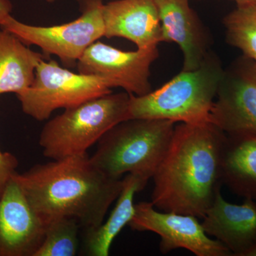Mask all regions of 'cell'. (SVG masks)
<instances>
[{"mask_svg": "<svg viewBox=\"0 0 256 256\" xmlns=\"http://www.w3.org/2000/svg\"><path fill=\"white\" fill-rule=\"evenodd\" d=\"M82 14L70 22L50 26H32L11 16L0 24L26 46L40 47L50 57L56 56L65 66H76L90 45L105 35L102 0H82Z\"/></svg>", "mask_w": 256, "mask_h": 256, "instance_id": "cell-7", "label": "cell"}, {"mask_svg": "<svg viewBox=\"0 0 256 256\" xmlns=\"http://www.w3.org/2000/svg\"><path fill=\"white\" fill-rule=\"evenodd\" d=\"M232 1L235 2L236 6H244V5L256 3V0H232Z\"/></svg>", "mask_w": 256, "mask_h": 256, "instance_id": "cell-22", "label": "cell"}, {"mask_svg": "<svg viewBox=\"0 0 256 256\" xmlns=\"http://www.w3.org/2000/svg\"><path fill=\"white\" fill-rule=\"evenodd\" d=\"M148 181L138 174H126L122 180V190L117 203L107 220L98 226L84 228L82 250L86 255L109 256L114 239L128 225L134 214V195L146 188Z\"/></svg>", "mask_w": 256, "mask_h": 256, "instance_id": "cell-15", "label": "cell"}, {"mask_svg": "<svg viewBox=\"0 0 256 256\" xmlns=\"http://www.w3.org/2000/svg\"><path fill=\"white\" fill-rule=\"evenodd\" d=\"M132 230L151 232L159 235L160 252L168 254L184 248L196 256H230L228 248L210 238L194 216L158 212L152 202L136 204V212L128 224Z\"/></svg>", "mask_w": 256, "mask_h": 256, "instance_id": "cell-8", "label": "cell"}, {"mask_svg": "<svg viewBox=\"0 0 256 256\" xmlns=\"http://www.w3.org/2000/svg\"><path fill=\"white\" fill-rule=\"evenodd\" d=\"M112 88L107 79L74 73L54 60H44L37 66L31 86L16 96L25 114L43 121L57 109L70 108L110 94Z\"/></svg>", "mask_w": 256, "mask_h": 256, "instance_id": "cell-6", "label": "cell"}, {"mask_svg": "<svg viewBox=\"0 0 256 256\" xmlns=\"http://www.w3.org/2000/svg\"><path fill=\"white\" fill-rule=\"evenodd\" d=\"M246 256H256V244L248 252Z\"/></svg>", "mask_w": 256, "mask_h": 256, "instance_id": "cell-23", "label": "cell"}, {"mask_svg": "<svg viewBox=\"0 0 256 256\" xmlns=\"http://www.w3.org/2000/svg\"><path fill=\"white\" fill-rule=\"evenodd\" d=\"M226 41L256 67V3L236 6L224 18Z\"/></svg>", "mask_w": 256, "mask_h": 256, "instance_id": "cell-18", "label": "cell"}, {"mask_svg": "<svg viewBox=\"0 0 256 256\" xmlns=\"http://www.w3.org/2000/svg\"><path fill=\"white\" fill-rule=\"evenodd\" d=\"M12 176L46 223L69 217L84 228L104 222L122 188V180L102 172L87 152L36 164Z\"/></svg>", "mask_w": 256, "mask_h": 256, "instance_id": "cell-2", "label": "cell"}, {"mask_svg": "<svg viewBox=\"0 0 256 256\" xmlns=\"http://www.w3.org/2000/svg\"><path fill=\"white\" fill-rule=\"evenodd\" d=\"M202 226L228 248L232 256H246L256 244V202L244 198L242 204L226 201L220 188L204 216Z\"/></svg>", "mask_w": 256, "mask_h": 256, "instance_id": "cell-13", "label": "cell"}, {"mask_svg": "<svg viewBox=\"0 0 256 256\" xmlns=\"http://www.w3.org/2000/svg\"><path fill=\"white\" fill-rule=\"evenodd\" d=\"M46 227L12 176L0 194V256H34Z\"/></svg>", "mask_w": 256, "mask_h": 256, "instance_id": "cell-11", "label": "cell"}, {"mask_svg": "<svg viewBox=\"0 0 256 256\" xmlns=\"http://www.w3.org/2000/svg\"><path fill=\"white\" fill-rule=\"evenodd\" d=\"M50 57L34 52L10 32L0 30V95L21 94L31 86L37 66Z\"/></svg>", "mask_w": 256, "mask_h": 256, "instance_id": "cell-17", "label": "cell"}, {"mask_svg": "<svg viewBox=\"0 0 256 256\" xmlns=\"http://www.w3.org/2000/svg\"><path fill=\"white\" fill-rule=\"evenodd\" d=\"M12 4L10 0H0V24L6 16L11 14Z\"/></svg>", "mask_w": 256, "mask_h": 256, "instance_id": "cell-21", "label": "cell"}, {"mask_svg": "<svg viewBox=\"0 0 256 256\" xmlns=\"http://www.w3.org/2000/svg\"><path fill=\"white\" fill-rule=\"evenodd\" d=\"M175 122L160 119H128L109 130L90 156L110 178L124 174L152 178L172 138Z\"/></svg>", "mask_w": 256, "mask_h": 256, "instance_id": "cell-4", "label": "cell"}, {"mask_svg": "<svg viewBox=\"0 0 256 256\" xmlns=\"http://www.w3.org/2000/svg\"><path fill=\"white\" fill-rule=\"evenodd\" d=\"M46 1L47 2L53 3L54 2L58 1V0H46Z\"/></svg>", "mask_w": 256, "mask_h": 256, "instance_id": "cell-24", "label": "cell"}, {"mask_svg": "<svg viewBox=\"0 0 256 256\" xmlns=\"http://www.w3.org/2000/svg\"><path fill=\"white\" fill-rule=\"evenodd\" d=\"M78 220L60 217L47 222L44 237L34 256H74L79 247Z\"/></svg>", "mask_w": 256, "mask_h": 256, "instance_id": "cell-19", "label": "cell"}, {"mask_svg": "<svg viewBox=\"0 0 256 256\" xmlns=\"http://www.w3.org/2000/svg\"><path fill=\"white\" fill-rule=\"evenodd\" d=\"M18 161L15 156L10 152L0 150V194L12 176L16 172Z\"/></svg>", "mask_w": 256, "mask_h": 256, "instance_id": "cell-20", "label": "cell"}, {"mask_svg": "<svg viewBox=\"0 0 256 256\" xmlns=\"http://www.w3.org/2000/svg\"><path fill=\"white\" fill-rule=\"evenodd\" d=\"M159 57L158 46L124 52L97 41L77 63L78 73L107 79L114 88L142 96L150 92V67Z\"/></svg>", "mask_w": 256, "mask_h": 256, "instance_id": "cell-10", "label": "cell"}, {"mask_svg": "<svg viewBox=\"0 0 256 256\" xmlns=\"http://www.w3.org/2000/svg\"><path fill=\"white\" fill-rule=\"evenodd\" d=\"M226 138V134L212 122L175 126L169 148L152 176L154 206L203 218L223 184Z\"/></svg>", "mask_w": 256, "mask_h": 256, "instance_id": "cell-1", "label": "cell"}, {"mask_svg": "<svg viewBox=\"0 0 256 256\" xmlns=\"http://www.w3.org/2000/svg\"><path fill=\"white\" fill-rule=\"evenodd\" d=\"M130 94H106L65 109L45 124L40 134L44 156L56 160L87 152L104 134L129 119Z\"/></svg>", "mask_w": 256, "mask_h": 256, "instance_id": "cell-5", "label": "cell"}, {"mask_svg": "<svg viewBox=\"0 0 256 256\" xmlns=\"http://www.w3.org/2000/svg\"><path fill=\"white\" fill-rule=\"evenodd\" d=\"M162 42L178 44L183 53V70H196L210 52V36L188 0H156Z\"/></svg>", "mask_w": 256, "mask_h": 256, "instance_id": "cell-12", "label": "cell"}, {"mask_svg": "<svg viewBox=\"0 0 256 256\" xmlns=\"http://www.w3.org/2000/svg\"><path fill=\"white\" fill-rule=\"evenodd\" d=\"M210 122L227 134L256 136V67L244 56L224 70Z\"/></svg>", "mask_w": 256, "mask_h": 256, "instance_id": "cell-9", "label": "cell"}, {"mask_svg": "<svg viewBox=\"0 0 256 256\" xmlns=\"http://www.w3.org/2000/svg\"><path fill=\"white\" fill-rule=\"evenodd\" d=\"M222 182L235 194L256 202V134H226Z\"/></svg>", "mask_w": 256, "mask_h": 256, "instance_id": "cell-16", "label": "cell"}, {"mask_svg": "<svg viewBox=\"0 0 256 256\" xmlns=\"http://www.w3.org/2000/svg\"><path fill=\"white\" fill-rule=\"evenodd\" d=\"M107 38L120 37L138 48L156 47L162 42L161 23L156 0H116L102 6Z\"/></svg>", "mask_w": 256, "mask_h": 256, "instance_id": "cell-14", "label": "cell"}, {"mask_svg": "<svg viewBox=\"0 0 256 256\" xmlns=\"http://www.w3.org/2000/svg\"><path fill=\"white\" fill-rule=\"evenodd\" d=\"M224 69L210 52L196 70H182L156 90L142 96L130 94L129 119H160L175 122H210Z\"/></svg>", "mask_w": 256, "mask_h": 256, "instance_id": "cell-3", "label": "cell"}]
</instances>
